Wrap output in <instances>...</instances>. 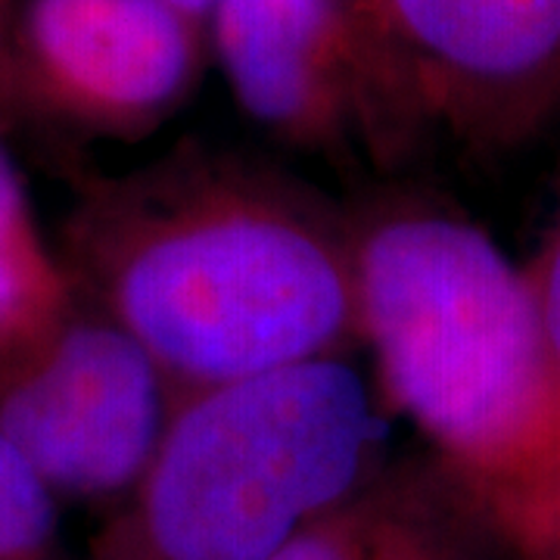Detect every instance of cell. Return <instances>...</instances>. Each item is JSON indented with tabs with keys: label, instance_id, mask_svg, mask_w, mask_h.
<instances>
[{
	"label": "cell",
	"instance_id": "cell-13",
	"mask_svg": "<svg viewBox=\"0 0 560 560\" xmlns=\"http://www.w3.org/2000/svg\"><path fill=\"white\" fill-rule=\"evenodd\" d=\"M355 13H359L361 20L368 22V28L381 38V44L393 54V47H389V40H386V28H383V20H381V7H377V0H346ZM393 60H396V54H393ZM399 66V62H396ZM405 81V79H401Z\"/></svg>",
	"mask_w": 560,
	"mask_h": 560
},
{
	"label": "cell",
	"instance_id": "cell-8",
	"mask_svg": "<svg viewBox=\"0 0 560 560\" xmlns=\"http://www.w3.org/2000/svg\"><path fill=\"white\" fill-rule=\"evenodd\" d=\"M504 545L440 460L386 458L271 560H495Z\"/></svg>",
	"mask_w": 560,
	"mask_h": 560
},
{
	"label": "cell",
	"instance_id": "cell-1",
	"mask_svg": "<svg viewBox=\"0 0 560 560\" xmlns=\"http://www.w3.org/2000/svg\"><path fill=\"white\" fill-rule=\"evenodd\" d=\"M97 312L175 399L359 342L355 219L237 153L180 143L91 190L72 228Z\"/></svg>",
	"mask_w": 560,
	"mask_h": 560
},
{
	"label": "cell",
	"instance_id": "cell-4",
	"mask_svg": "<svg viewBox=\"0 0 560 560\" xmlns=\"http://www.w3.org/2000/svg\"><path fill=\"white\" fill-rule=\"evenodd\" d=\"M209 40L237 106L296 150L396 162L423 131L393 54L346 0H215Z\"/></svg>",
	"mask_w": 560,
	"mask_h": 560
},
{
	"label": "cell",
	"instance_id": "cell-9",
	"mask_svg": "<svg viewBox=\"0 0 560 560\" xmlns=\"http://www.w3.org/2000/svg\"><path fill=\"white\" fill-rule=\"evenodd\" d=\"M69 308V275L47 253L32 212L0 215V359L38 340Z\"/></svg>",
	"mask_w": 560,
	"mask_h": 560
},
{
	"label": "cell",
	"instance_id": "cell-6",
	"mask_svg": "<svg viewBox=\"0 0 560 560\" xmlns=\"http://www.w3.org/2000/svg\"><path fill=\"white\" fill-rule=\"evenodd\" d=\"M209 28L165 0H25L16 101L106 138H143L200 84Z\"/></svg>",
	"mask_w": 560,
	"mask_h": 560
},
{
	"label": "cell",
	"instance_id": "cell-11",
	"mask_svg": "<svg viewBox=\"0 0 560 560\" xmlns=\"http://www.w3.org/2000/svg\"><path fill=\"white\" fill-rule=\"evenodd\" d=\"M523 275L539 308L545 337L560 361V206L536 256L523 265Z\"/></svg>",
	"mask_w": 560,
	"mask_h": 560
},
{
	"label": "cell",
	"instance_id": "cell-5",
	"mask_svg": "<svg viewBox=\"0 0 560 560\" xmlns=\"http://www.w3.org/2000/svg\"><path fill=\"white\" fill-rule=\"evenodd\" d=\"M172 408L160 364L101 312L69 308L0 359V433L57 499H128Z\"/></svg>",
	"mask_w": 560,
	"mask_h": 560
},
{
	"label": "cell",
	"instance_id": "cell-15",
	"mask_svg": "<svg viewBox=\"0 0 560 560\" xmlns=\"http://www.w3.org/2000/svg\"><path fill=\"white\" fill-rule=\"evenodd\" d=\"M539 560H560V545H558V548H551L548 555H541Z\"/></svg>",
	"mask_w": 560,
	"mask_h": 560
},
{
	"label": "cell",
	"instance_id": "cell-2",
	"mask_svg": "<svg viewBox=\"0 0 560 560\" xmlns=\"http://www.w3.org/2000/svg\"><path fill=\"white\" fill-rule=\"evenodd\" d=\"M359 342L517 560L560 545V361L523 265L423 197L355 219Z\"/></svg>",
	"mask_w": 560,
	"mask_h": 560
},
{
	"label": "cell",
	"instance_id": "cell-7",
	"mask_svg": "<svg viewBox=\"0 0 560 560\" xmlns=\"http://www.w3.org/2000/svg\"><path fill=\"white\" fill-rule=\"evenodd\" d=\"M420 125L477 150L560 109V0H377Z\"/></svg>",
	"mask_w": 560,
	"mask_h": 560
},
{
	"label": "cell",
	"instance_id": "cell-3",
	"mask_svg": "<svg viewBox=\"0 0 560 560\" xmlns=\"http://www.w3.org/2000/svg\"><path fill=\"white\" fill-rule=\"evenodd\" d=\"M386 458V411L346 359L187 393L91 560H271Z\"/></svg>",
	"mask_w": 560,
	"mask_h": 560
},
{
	"label": "cell",
	"instance_id": "cell-10",
	"mask_svg": "<svg viewBox=\"0 0 560 560\" xmlns=\"http://www.w3.org/2000/svg\"><path fill=\"white\" fill-rule=\"evenodd\" d=\"M57 495L0 433V560H54Z\"/></svg>",
	"mask_w": 560,
	"mask_h": 560
},
{
	"label": "cell",
	"instance_id": "cell-12",
	"mask_svg": "<svg viewBox=\"0 0 560 560\" xmlns=\"http://www.w3.org/2000/svg\"><path fill=\"white\" fill-rule=\"evenodd\" d=\"M13 0H0V109L16 103V75H13Z\"/></svg>",
	"mask_w": 560,
	"mask_h": 560
},
{
	"label": "cell",
	"instance_id": "cell-14",
	"mask_svg": "<svg viewBox=\"0 0 560 560\" xmlns=\"http://www.w3.org/2000/svg\"><path fill=\"white\" fill-rule=\"evenodd\" d=\"M165 3H172L175 10H180V13H187L190 20L202 22V25L209 28V13H212L215 0H165Z\"/></svg>",
	"mask_w": 560,
	"mask_h": 560
}]
</instances>
